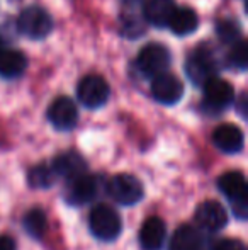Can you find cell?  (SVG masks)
<instances>
[{
    "label": "cell",
    "mask_w": 248,
    "mask_h": 250,
    "mask_svg": "<svg viewBox=\"0 0 248 250\" xmlns=\"http://www.w3.org/2000/svg\"><path fill=\"white\" fill-rule=\"evenodd\" d=\"M199 26V17L191 7H175L169 21V27L177 36H189Z\"/></svg>",
    "instance_id": "cell-18"
},
{
    "label": "cell",
    "mask_w": 248,
    "mask_h": 250,
    "mask_svg": "<svg viewBox=\"0 0 248 250\" xmlns=\"http://www.w3.org/2000/svg\"><path fill=\"white\" fill-rule=\"evenodd\" d=\"M218 188L223 194L226 196L231 204H240V203H248V189H247V181L245 175L242 172H226L218 179Z\"/></svg>",
    "instance_id": "cell-14"
},
{
    "label": "cell",
    "mask_w": 248,
    "mask_h": 250,
    "mask_svg": "<svg viewBox=\"0 0 248 250\" xmlns=\"http://www.w3.org/2000/svg\"><path fill=\"white\" fill-rule=\"evenodd\" d=\"M89 228L95 238L102 242H113L121 235L123 223L116 211L106 204H99L90 211Z\"/></svg>",
    "instance_id": "cell-1"
},
{
    "label": "cell",
    "mask_w": 248,
    "mask_h": 250,
    "mask_svg": "<svg viewBox=\"0 0 248 250\" xmlns=\"http://www.w3.org/2000/svg\"><path fill=\"white\" fill-rule=\"evenodd\" d=\"M48 119L60 131L73 129L76 121H78V111H76L75 102L65 96L55 99L50 107H48Z\"/></svg>",
    "instance_id": "cell-8"
},
{
    "label": "cell",
    "mask_w": 248,
    "mask_h": 250,
    "mask_svg": "<svg viewBox=\"0 0 248 250\" xmlns=\"http://www.w3.org/2000/svg\"><path fill=\"white\" fill-rule=\"evenodd\" d=\"M152 96L160 104L173 105L184 96V85L172 73H162L155 77L152 82Z\"/></svg>",
    "instance_id": "cell-7"
},
{
    "label": "cell",
    "mask_w": 248,
    "mask_h": 250,
    "mask_svg": "<svg viewBox=\"0 0 248 250\" xmlns=\"http://www.w3.org/2000/svg\"><path fill=\"white\" fill-rule=\"evenodd\" d=\"M17 29L31 40H43L53 31V19L39 5L26 7L17 17Z\"/></svg>",
    "instance_id": "cell-2"
},
{
    "label": "cell",
    "mask_w": 248,
    "mask_h": 250,
    "mask_svg": "<svg viewBox=\"0 0 248 250\" xmlns=\"http://www.w3.org/2000/svg\"><path fill=\"white\" fill-rule=\"evenodd\" d=\"M22 225H24V230L27 231V235L36 240L44 237L48 230V220H46V214L43 213L41 209L34 208V209L27 211L26 216L22 220Z\"/></svg>",
    "instance_id": "cell-20"
},
{
    "label": "cell",
    "mask_w": 248,
    "mask_h": 250,
    "mask_svg": "<svg viewBox=\"0 0 248 250\" xmlns=\"http://www.w3.org/2000/svg\"><path fill=\"white\" fill-rule=\"evenodd\" d=\"M212 142L216 148H219L223 153H240L245 146V135L243 131L235 125H221L212 133Z\"/></svg>",
    "instance_id": "cell-12"
},
{
    "label": "cell",
    "mask_w": 248,
    "mask_h": 250,
    "mask_svg": "<svg viewBox=\"0 0 248 250\" xmlns=\"http://www.w3.org/2000/svg\"><path fill=\"white\" fill-rule=\"evenodd\" d=\"M240 112H242L243 118L247 116V94L240 96Z\"/></svg>",
    "instance_id": "cell-26"
},
{
    "label": "cell",
    "mask_w": 248,
    "mask_h": 250,
    "mask_svg": "<svg viewBox=\"0 0 248 250\" xmlns=\"http://www.w3.org/2000/svg\"><path fill=\"white\" fill-rule=\"evenodd\" d=\"M228 214L218 201H204L195 211V223L208 231H218L226 227Z\"/></svg>",
    "instance_id": "cell-10"
},
{
    "label": "cell",
    "mask_w": 248,
    "mask_h": 250,
    "mask_svg": "<svg viewBox=\"0 0 248 250\" xmlns=\"http://www.w3.org/2000/svg\"><path fill=\"white\" fill-rule=\"evenodd\" d=\"M216 70H218L216 60L212 58V55L209 51L195 50L189 56V60L186 63L187 77L195 85H204L208 80L216 77Z\"/></svg>",
    "instance_id": "cell-6"
},
{
    "label": "cell",
    "mask_w": 248,
    "mask_h": 250,
    "mask_svg": "<svg viewBox=\"0 0 248 250\" xmlns=\"http://www.w3.org/2000/svg\"><path fill=\"white\" fill-rule=\"evenodd\" d=\"M99 179L95 175L83 174L80 177L73 179L72 186L68 189V203L73 206H83V204H89L90 201H94L99 194Z\"/></svg>",
    "instance_id": "cell-11"
},
{
    "label": "cell",
    "mask_w": 248,
    "mask_h": 250,
    "mask_svg": "<svg viewBox=\"0 0 248 250\" xmlns=\"http://www.w3.org/2000/svg\"><path fill=\"white\" fill-rule=\"evenodd\" d=\"M76 96L80 102L89 109L102 107L111 96L109 83L99 75H87L80 80L78 89H76Z\"/></svg>",
    "instance_id": "cell-5"
},
{
    "label": "cell",
    "mask_w": 248,
    "mask_h": 250,
    "mask_svg": "<svg viewBox=\"0 0 248 250\" xmlns=\"http://www.w3.org/2000/svg\"><path fill=\"white\" fill-rule=\"evenodd\" d=\"M202 87H204V104L212 111H223L235 99V89L231 83L218 77H212Z\"/></svg>",
    "instance_id": "cell-9"
},
{
    "label": "cell",
    "mask_w": 248,
    "mask_h": 250,
    "mask_svg": "<svg viewBox=\"0 0 248 250\" xmlns=\"http://www.w3.org/2000/svg\"><path fill=\"white\" fill-rule=\"evenodd\" d=\"M0 48H2V40H0Z\"/></svg>",
    "instance_id": "cell-27"
},
{
    "label": "cell",
    "mask_w": 248,
    "mask_h": 250,
    "mask_svg": "<svg viewBox=\"0 0 248 250\" xmlns=\"http://www.w3.org/2000/svg\"><path fill=\"white\" fill-rule=\"evenodd\" d=\"M107 191H109L111 198L123 206H133V204L139 203L145 194L141 181H138L131 174L114 175L107 184Z\"/></svg>",
    "instance_id": "cell-4"
},
{
    "label": "cell",
    "mask_w": 248,
    "mask_h": 250,
    "mask_svg": "<svg viewBox=\"0 0 248 250\" xmlns=\"http://www.w3.org/2000/svg\"><path fill=\"white\" fill-rule=\"evenodd\" d=\"M214 250H247V249H245V245H243V242L228 238V240L219 242V244L216 245Z\"/></svg>",
    "instance_id": "cell-24"
},
{
    "label": "cell",
    "mask_w": 248,
    "mask_h": 250,
    "mask_svg": "<svg viewBox=\"0 0 248 250\" xmlns=\"http://www.w3.org/2000/svg\"><path fill=\"white\" fill-rule=\"evenodd\" d=\"M175 7L177 5L173 0H146L143 14H145V19L152 26L167 27Z\"/></svg>",
    "instance_id": "cell-17"
},
{
    "label": "cell",
    "mask_w": 248,
    "mask_h": 250,
    "mask_svg": "<svg viewBox=\"0 0 248 250\" xmlns=\"http://www.w3.org/2000/svg\"><path fill=\"white\" fill-rule=\"evenodd\" d=\"M228 63L231 66L238 70H245L248 65V46L243 40H240L238 43H235V46L231 48L228 55Z\"/></svg>",
    "instance_id": "cell-23"
},
{
    "label": "cell",
    "mask_w": 248,
    "mask_h": 250,
    "mask_svg": "<svg viewBox=\"0 0 248 250\" xmlns=\"http://www.w3.org/2000/svg\"><path fill=\"white\" fill-rule=\"evenodd\" d=\"M27 68V58L22 51L14 48H0V77L16 79Z\"/></svg>",
    "instance_id": "cell-16"
},
{
    "label": "cell",
    "mask_w": 248,
    "mask_h": 250,
    "mask_svg": "<svg viewBox=\"0 0 248 250\" xmlns=\"http://www.w3.org/2000/svg\"><path fill=\"white\" fill-rule=\"evenodd\" d=\"M55 172L51 170V167L48 165H38V167L31 168L29 175H27V181H29V186L36 189H46L51 188L55 182Z\"/></svg>",
    "instance_id": "cell-21"
},
{
    "label": "cell",
    "mask_w": 248,
    "mask_h": 250,
    "mask_svg": "<svg viewBox=\"0 0 248 250\" xmlns=\"http://www.w3.org/2000/svg\"><path fill=\"white\" fill-rule=\"evenodd\" d=\"M51 170L55 172V175L73 181V179L87 174V162L76 151H66V153H61L55 158Z\"/></svg>",
    "instance_id": "cell-13"
},
{
    "label": "cell",
    "mask_w": 248,
    "mask_h": 250,
    "mask_svg": "<svg viewBox=\"0 0 248 250\" xmlns=\"http://www.w3.org/2000/svg\"><path fill=\"white\" fill-rule=\"evenodd\" d=\"M0 250H17L14 238L7 237V235H2V237H0Z\"/></svg>",
    "instance_id": "cell-25"
},
{
    "label": "cell",
    "mask_w": 248,
    "mask_h": 250,
    "mask_svg": "<svg viewBox=\"0 0 248 250\" xmlns=\"http://www.w3.org/2000/svg\"><path fill=\"white\" fill-rule=\"evenodd\" d=\"M167 240V227L162 218L153 216L143 223L139 230V244L143 250H162Z\"/></svg>",
    "instance_id": "cell-15"
},
{
    "label": "cell",
    "mask_w": 248,
    "mask_h": 250,
    "mask_svg": "<svg viewBox=\"0 0 248 250\" xmlns=\"http://www.w3.org/2000/svg\"><path fill=\"white\" fill-rule=\"evenodd\" d=\"M170 62H172V56H170L169 48L160 43H150L143 46L136 58V65L141 70V73H145L146 77H153V79L165 73L170 66Z\"/></svg>",
    "instance_id": "cell-3"
},
{
    "label": "cell",
    "mask_w": 248,
    "mask_h": 250,
    "mask_svg": "<svg viewBox=\"0 0 248 250\" xmlns=\"http://www.w3.org/2000/svg\"><path fill=\"white\" fill-rule=\"evenodd\" d=\"M216 34L223 43H238L240 41V26L236 21L233 19H221L216 24Z\"/></svg>",
    "instance_id": "cell-22"
},
{
    "label": "cell",
    "mask_w": 248,
    "mask_h": 250,
    "mask_svg": "<svg viewBox=\"0 0 248 250\" xmlns=\"http://www.w3.org/2000/svg\"><path fill=\"white\" fill-rule=\"evenodd\" d=\"M202 249V235L197 228L191 225H182L177 228L175 233L170 238L169 250H201Z\"/></svg>",
    "instance_id": "cell-19"
}]
</instances>
